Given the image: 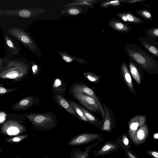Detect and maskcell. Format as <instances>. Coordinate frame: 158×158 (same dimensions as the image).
Listing matches in <instances>:
<instances>
[{
	"label": "cell",
	"mask_w": 158,
	"mask_h": 158,
	"mask_svg": "<svg viewBox=\"0 0 158 158\" xmlns=\"http://www.w3.org/2000/svg\"><path fill=\"white\" fill-rule=\"evenodd\" d=\"M124 49L130 61L150 74L157 72L158 61L140 47L128 43L125 44Z\"/></svg>",
	"instance_id": "obj_1"
},
{
	"label": "cell",
	"mask_w": 158,
	"mask_h": 158,
	"mask_svg": "<svg viewBox=\"0 0 158 158\" xmlns=\"http://www.w3.org/2000/svg\"><path fill=\"white\" fill-rule=\"evenodd\" d=\"M29 65L23 61L5 60L0 70V79L10 81L9 84L22 81L27 78L30 72Z\"/></svg>",
	"instance_id": "obj_2"
},
{
	"label": "cell",
	"mask_w": 158,
	"mask_h": 158,
	"mask_svg": "<svg viewBox=\"0 0 158 158\" xmlns=\"http://www.w3.org/2000/svg\"><path fill=\"white\" fill-rule=\"evenodd\" d=\"M26 118L35 129L40 131H48L56 127L58 120L52 111L44 113L27 114Z\"/></svg>",
	"instance_id": "obj_3"
},
{
	"label": "cell",
	"mask_w": 158,
	"mask_h": 158,
	"mask_svg": "<svg viewBox=\"0 0 158 158\" xmlns=\"http://www.w3.org/2000/svg\"><path fill=\"white\" fill-rule=\"evenodd\" d=\"M27 114H7V119L0 127V133L7 135L15 136L26 132L27 130L22 122L24 121Z\"/></svg>",
	"instance_id": "obj_4"
},
{
	"label": "cell",
	"mask_w": 158,
	"mask_h": 158,
	"mask_svg": "<svg viewBox=\"0 0 158 158\" xmlns=\"http://www.w3.org/2000/svg\"><path fill=\"white\" fill-rule=\"evenodd\" d=\"M70 93H76L89 96L96 102L99 107L103 121L105 118L104 108L94 92L90 88L81 82H76L73 84L69 89Z\"/></svg>",
	"instance_id": "obj_5"
},
{
	"label": "cell",
	"mask_w": 158,
	"mask_h": 158,
	"mask_svg": "<svg viewBox=\"0 0 158 158\" xmlns=\"http://www.w3.org/2000/svg\"><path fill=\"white\" fill-rule=\"evenodd\" d=\"M103 136L100 134L92 133H83L72 138L68 142V145L70 146H75L88 143H89L98 141Z\"/></svg>",
	"instance_id": "obj_6"
},
{
	"label": "cell",
	"mask_w": 158,
	"mask_h": 158,
	"mask_svg": "<svg viewBox=\"0 0 158 158\" xmlns=\"http://www.w3.org/2000/svg\"><path fill=\"white\" fill-rule=\"evenodd\" d=\"M119 148L116 140H107L93 151V156L95 157L104 156L113 152H117Z\"/></svg>",
	"instance_id": "obj_7"
},
{
	"label": "cell",
	"mask_w": 158,
	"mask_h": 158,
	"mask_svg": "<svg viewBox=\"0 0 158 158\" xmlns=\"http://www.w3.org/2000/svg\"><path fill=\"white\" fill-rule=\"evenodd\" d=\"M9 33L31 50L36 49V46L31 37L25 31L17 28L10 29Z\"/></svg>",
	"instance_id": "obj_8"
},
{
	"label": "cell",
	"mask_w": 158,
	"mask_h": 158,
	"mask_svg": "<svg viewBox=\"0 0 158 158\" xmlns=\"http://www.w3.org/2000/svg\"><path fill=\"white\" fill-rule=\"evenodd\" d=\"M74 98L90 111H101L100 109L94 99L85 95L76 93L71 94Z\"/></svg>",
	"instance_id": "obj_9"
},
{
	"label": "cell",
	"mask_w": 158,
	"mask_h": 158,
	"mask_svg": "<svg viewBox=\"0 0 158 158\" xmlns=\"http://www.w3.org/2000/svg\"><path fill=\"white\" fill-rule=\"evenodd\" d=\"M40 102V100L34 94L20 99L12 106L11 108L14 110H26L33 106L38 105Z\"/></svg>",
	"instance_id": "obj_10"
},
{
	"label": "cell",
	"mask_w": 158,
	"mask_h": 158,
	"mask_svg": "<svg viewBox=\"0 0 158 158\" xmlns=\"http://www.w3.org/2000/svg\"><path fill=\"white\" fill-rule=\"evenodd\" d=\"M105 139L103 137L96 142L87 146L83 151L81 150V148H73L70 153V158H89V152L95 146L102 142Z\"/></svg>",
	"instance_id": "obj_11"
},
{
	"label": "cell",
	"mask_w": 158,
	"mask_h": 158,
	"mask_svg": "<svg viewBox=\"0 0 158 158\" xmlns=\"http://www.w3.org/2000/svg\"><path fill=\"white\" fill-rule=\"evenodd\" d=\"M149 132L148 128L145 124L139 128L130 138L134 144L140 145L147 140Z\"/></svg>",
	"instance_id": "obj_12"
},
{
	"label": "cell",
	"mask_w": 158,
	"mask_h": 158,
	"mask_svg": "<svg viewBox=\"0 0 158 158\" xmlns=\"http://www.w3.org/2000/svg\"><path fill=\"white\" fill-rule=\"evenodd\" d=\"M146 117L142 115H138L133 117L128 123V133L129 137L132 136L136 130L145 124Z\"/></svg>",
	"instance_id": "obj_13"
},
{
	"label": "cell",
	"mask_w": 158,
	"mask_h": 158,
	"mask_svg": "<svg viewBox=\"0 0 158 158\" xmlns=\"http://www.w3.org/2000/svg\"><path fill=\"white\" fill-rule=\"evenodd\" d=\"M143 46L151 54L158 57V43L155 40L148 38H138Z\"/></svg>",
	"instance_id": "obj_14"
},
{
	"label": "cell",
	"mask_w": 158,
	"mask_h": 158,
	"mask_svg": "<svg viewBox=\"0 0 158 158\" xmlns=\"http://www.w3.org/2000/svg\"><path fill=\"white\" fill-rule=\"evenodd\" d=\"M53 99L60 108L63 109L70 114L76 116L75 113L68 100L64 96L54 94Z\"/></svg>",
	"instance_id": "obj_15"
},
{
	"label": "cell",
	"mask_w": 158,
	"mask_h": 158,
	"mask_svg": "<svg viewBox=\"0 0 158 158\" xmlns=\"http://www.w3.org/2000/svg\"><path fill=\"white\" fill-rule=\"evenodd\" d=\"M116 16L120 20L126 23L135 24H142L144 23L142 19L129 12H119Z\"/></svg>",
	"instance_id": "obj_16"
},
{
	"label": "cell",
	"mask_w": 158,
	"mask_h": 158,
	"mask_svg": "<svg viewBox=\"0 0 158 158\" xmlns=\"http://www.w3.org/2000/svg\"><path fill=\"white\" fill-rule=\"evenodd\" d=\"M108 25L113 30L126 34L131 30V27L117 19L112 18L108 21Z\"/></svg>",
	"instance_id": "obj_17"
},
{
	"label": "cell",
	"mask_w": 158,
	"mask_h": 158,
	"mask_svg": "<svg viewBox=\"0 0 158 158\" xmlns=\"http://www.w3.org/2000/svg\"><path fill=\"white\" fill-rule=\"evenodd\" d=\"M67 84V82L61 78H56L52 85V90L54 94L64 96L65 95Z\"/></svg>",
	"instance_id": "obj_18"
},
{
	"label": "cell",
	"mask_w": 158,
	"mask_h": 158,
	"mask_svg": "<svg viewBox=\"0 0 158 158\" xmlns=\"http://www.w3.org/2000/svg\"><path fill=\"white\" fill-rule=\"evenodd\" d=\"M105 118L103 120L104 123L102 125L100 130L102 131L110 132L113 129V125L110 113L107 106L103 104Z\"/></svg>",
	"instance_id": "obj_19"
},
{
	"label": "cell",
	"mask_w": 158,
	"mask_h": 158,
	"mask_svg": "<svg viewBox=\"0 0 158 158\" xmlns=\"http://www.w3.org/2000/svg\"><path fill=\"white\" fill-rule=\"evenodd\" d=\"M120 70L124 79L128 87L131 91L133 92L134 87L132 79L127 64L125 62H123L122 64L120 67Z\"/></svg>",
	"instance_id": "obj_20"
},
{
	"label": "cell",
	"mask_w": 158,
	"mask_h": 158,
	"mask_svg": "<svg viewBox=\"0 0 158 158\" xmlns=\"http://www.w3.org/2000/svg\"><path fill=\"white\" fill-rule=\"evenodd\" d=\"M102 0H73L74 2L69 3L63 6L65 7H69L72 6H86L89 7L94 8V4L102 2Z\"/></svg>",
	"instance_id": "obj_21"
},
{
	"label": "cell",
	"mask_w": 158,
	"mask_h": 158,
	"mask_svg": "<svg viewBox=\"0 0 158 158\" xmlns=\"http://www.w3.org/2000/svg\"><path fill=\"white\" fill-rule=\"evenodd\" d=\"M116 140L118 143L120 148L123 150L127 149H131V143L127 135L125 133H123L120 136L117 137Z\"/></svg>",
	"instance_id": "obj_22"
},
{
	"label": "cell",
	"mask_w": 158,
	"mask_h": 158,
	"mask_svg": "<svg viewBox=\"0 0 158 158\" xmlns=\"http://www.w3.org/2000/svg\"><path fill=\"white\" fill-rule=\"evenodd\" d=\"M57 53L61 56L63 60L67 63H70L74 61H76L80 64H86L88 63L85 60L80 57H76L69 55L64 51H58Z\"/></svg>",
	"instance_id": "obj_23"
},
{
	"label": "cell",
	"mask_w": 158,
	"mask_h": 158,
	"mask_svg": "<svg viewBox=\"0 0 158 158\" xmlns=\"http://www.w3.org/2000/svg\"><path fill=\"white\" fill-rule=\"evenodd\" d=\"M68 101L75 113L76 117L80 120L85 122H88V121L80 108V106L73 100H70Z\"/></svg>",
	"instance_id": "obj_24"
},
{
	"label": "cell",
	"mask_w": 158,
	"mask_h": 158,
	"mask_svg": "<svg viewBox=\"0 0 158 158\" xmlns=\"http://www.w3.org/2000/svg\"><path fill=\"white\" fill-rule=\"evenodd\" d=\"M80 108L83 113L85 116L88 119V122L90 123L100 129L102 125L98 122L96 117L83 107L80 106Z\"/></svg>",
	"instance_id": "obj_25"
},
{
	"label": "cell",
	"mask_w": 158,
	"mask_h": 158,
	"mask_svg": "<svg viewBox=\"0 0 158 158\" xmlns=\"http://www.w3.org/2000/svg\"><path fill=\"white\" fill-rule=\"evenodd\" d=\"M129 68L131 75L139 84H140L141 77L139 69L135 63L131 61H129Z\"/></svg>",
	"instance_id": "obj_26"
},
{
	"label": "cell",
	"mask_w": 158,
	"mask_h": 158,
	"mask_svg": "<svg viewBox=\"0 0 158 158\" xmlns=\"http://www.w3.org/2000/svg\"><path fill=\"white\" fill-rule=\"evenodd\" d=\"M144 33L148 38L156 40L158 38V27H154L145 29Z\"/></svg>",
	"instance_id": "obj_27"
},
{
	"label": "cell",
	"mask_w": 158,
	"mask_h": 158,
	"mask_svg": "<svg viewBox=\"0 0 158 158\" xmlns=\"http://www.w3.org/2000/svg\"><path fill=\"white\" fill-rule=\"evenodd\" d=\"M64 13L68 15H77L83 13V9L77 6L68 7L64 9Z\"/></svg>",
	"instance_id": "obj_28"
},
{
	"label": "cell",
	"mask_w": 158,
	"mask_h": 158,
	"mask_svg": "<svg viewBox=\"0 0 158 158\" xmlns=\"http://www.w3.org/2000/svg\"><path fill=\"white\" fill-rule=\"evenodd\" d=\"M135 13L145 19L149 20L152 19V13L148 9H144L137 10L135 11Z\"/></svg>",
	"instance_id": "obj_29"
},
{
	"label": "cell",
	"mask_w": 158,
	"mask_h": 158,
	"mask_svg": "<svg viewBox=\"0 0 158 158\" xmlns=\"http://www.w3.org/2000/svg\"><path fill=\"white\" fill-rule=\"evenodd\" d=\"M83 74L87 80L91 82L97 83L100 80V76L93 73L86 71L83 72Z\"/></svg>",
	"instance_id": "obj_30"
},
{
	"label": "cell",
	"mask_w": 158,
	"mask_h": 158,
	"mask_svg": "<svg viewBox=\"0 0 158 158\" xmlns=\"http://www.w3.org/2000/svg\"><path fill=\"white\" fill-rule=\"evenodd\" d=\"M120 0L117 1H102L99 5L102 8H106L110 6H118L121 5Z\"/></svg>",
	"instance_id": "obj_31"
},
{
	"label": "cell",
	"mask_w": 158,
	"mask_h": 158,
	"mask_svg": "<svg viewBox=\"0 0 158 158\" xmlns=\"http://www.w3.org/2000/svg\"><path fill=\"white\" fill-rule=\"evenodd\" d=\"M28 136V135L27 134L16 136L12 138L6 139L5 140V141L7 143H18L26 139Z\"/></svg>",
	"instance_id": "obj_32"
},
{
	"label": "cell",
	"mask_w": 158,
	"mask_h": 158,
	"mask_svg": "<svg viewBox=\"0 0 158 158\" xmlns=\"http://www.w3.org/2000/svg\"><path fill=\"white\" fill-rule=\"evenodd\" d=\"M19 87L8 89L4 87V85H0V96L17 90Z\"/></svg>",
	"instance_id": "obj_33"
},
{
	"label": "cell",
	"mask_w": 158,
	"mask_h": 158,
	"mask_svg": "<svg viewBox=\"0 0 158 158\" xmlns=\"http://www.w3.org/2000/svg\"><path fill=\"white\" fill-rule=\"evenodd\" d=\"M31 64L32 75L34 76H36L41 73L40 68H39V66L33 62Z\"/></svg>",
	"instance_id": "obj_34"
},
{
	"label": "cell",
	"mask_w": 158,
	"mask_h": 158,
	"mask_svg": "<svg viewBox=\"0 0 158 158\" xmlns=\"http://www.w3.org/2000/svg\"><path fill=\"white\" fill-rule=\"evenodd\" d=\"M124 151L126 156L128 158H139L133 151L127 149L124 150Z\"/></svg>",
	"instance_id": "obj_35"
},
{
	"label": "cell",
	"mask_w": 158,
	"mask_h": 158,
	"mask_svg": "<svg viewBox=\"0 0 158 158\" xmlns=\"http://www.w3.org/2000/svg\"><path fill=\"white\" fill-rule=\"evenodd\" d=\"M145 152L153 158H158V152L157 150H146Z\"/></svg>",
	"instance_id": "obj_36"
},
{
	"label": "cell",
	"mask_w": 158,
	"mask_h": 158,
	"mask_svg": "<svg viewBox=\"0 0 158 158\" xmlns=\"http://www.w3.org/2000/svg\"><path fill=\"white\" fill-rule=\"evenodd\" d=\"M7 36H5L6 42L8 46L12 49H15V47H14L12 42Z\"/></svg>",
	"instance_id": "obj_37"
},
{
	"label": "cell",
	"mask_w": 158,
	"mask_h": 158,
	"mask_svg": "<svg viewBox=\"0 0 158 158\" xmlns=\"http://www.w3.org/2000/svg\"><path fill=\"white\" fill-rule=\"evenodd\" d=\"M143 1V0H120L121 2H122L123 3L127 4H132L138 2H141Z\"/></svg>",
	"instance_id": "obj_38"
},
{
	"label": "cell",
	"mask_w": 158,
	"mask_h": 158,
	"mask_svg": "<svg viewBox=\"0 0 158 158\" xmlns=\"http://www.w3.org/2000/svg\"><path fill=\"white\" fill-rule=\"evenodd\" d=\"M5 60V59H4L3 58H0V70L2 67Z\"/></svg>",
	"instance_id": "obj_39"
},
{
	"label": "cell",
	"mask_w": 158,
	"mask_h": 158,
	"mask_svg": "<svg viewBox=\"0 0 158 158\" xmlns=\"http://www.w3.org/2000/svg\"><path fill=\"white\" fill-rule=\"evenodd\" d=\"M156 133L155 135H154V138L157 139H158V133L156 134Z\"/></svg>",
	"instance_id": "obj_40"
},
{
	"label": "cell",
	"mask_w": 158,
	"mask_h": 158,
	"mask_svg": "<svg viewBox=\"0 0 158 158\" xmlns=\"http://www.w3.org/2000/svg\"><path fill=\"white\" fill-rule=\"evenodd\" d=\"M2 151V149L0 147V153H1Z\"/></svg>",
	"instance_id": "obj_41"
},
{
	"label": "cell",
	"mask_w": 158,
	"mask_h": 158,
	"mask_svg": "<svg viewBox=\"0 0 158 158\" xmlns=\"http://www.w3.org/2000/svg\"><path fill=\"white\" fill-rule=\"evenodd\" d=\"M42 158H49V157H47V156H45V157Z\"/></svg>",
	"instance_id": "obj_42"
},
{
	"label": "cell",
	"mask_w": 158,
	"mask_h": 158,
	"mask_svg": "<svg viewBox=\"0 0 158 158\" xmlns=\"http://www.w3.org/2000/svg\"><path fill=\"white\" fill-rule=\"evenodd\" d=\"M3 85V84H2V83H0V85Z\"/></svg>",
	"instance_id": "obj_43"
}]
</instances>
